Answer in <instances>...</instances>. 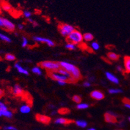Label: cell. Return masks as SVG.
Masks as SVG:
<instances>
[{
	"instance_id": "obj_25",
	"label": "cell",
	"mask_w": 130,
	"mask_h": 130,
	"mask_svg": "<svg viewBox=\"0 0 130 130\" xmlns=\"http://www.w3.org/2000/svg\"><path fill=\"white\" fill-rule=\"evenodd\" d=\"M72 100H73L74 102H76V103H77V104H80L82 102L81 97H80V96H78V95L73 96V98H72Z\"/></svg>"
},
{
	"instance_id": "obj_45",
	"label": "cell",
	"mask_w": 130,
	"mask_h": 130,
	"mask_svg": "<svg viewBox=\"0 0 130 130\" xmlns=\"http://www.w3.org/2000/svg\"><path fill=\"white\" fill-rule=\"evenodd\" d=\"M2 7H1V5H0V13H2Z\"/></svg>"
},
{
	"instance_id": "obj_27",
	"label": "cell",
	"mask_w": 130,
	"mask_h": 130,
	"mask_svg": "<svg viewBox=\"0 0 130 130\" xmlns=\"http://www.w3.org/2000/svg\"><path fill=\"white\" fill-rule=\"evenodd\" d=\"M32 73H35L36 74H38V75H41L42 74V71H41V69L38 67H35L34 68H32Z\"/></svg>"
},
{
	"instance_id": "obj_32",
	"label": "cell",
	"mask_w": 130,
	"mask_h": 130,
	"mask_svg": "<svg viewBox=\"0 0 130 130\" xmlns=\"http://www.w3.org/2000/svg\"><path fill=\"white\" fill-rule=\"evenodd\" d=\"M3 129L5 130H18L17 128H16L15 127H13V126H7V127H5Z\"/></svg>"
},
{
	"instance_id": "obj_1",
	"label": "cell",
	"mask_w": 130,
	"mask_h": 130,
	"mask_svg": "<svg viewBox=\"0 0 130 130\" xmlns=\"http://www.w3.org/2000/svg\"><path fill=\"white\" fill-rule=\"evenodd\" d=\"M66 40L69 43H73L74 45L79 44L83 41V35L78 30H74L73 32L71 33L70 35L67 36Z\"/></svg>"
},
{
	"instance_id": "obj_7",
	"label": "cell",
	"mask_w": 130,
	"mask_h": 130,
	"mask_svg": "<svg viewBox=\"0 0 130 130\" xmlns=\"http://www.w3.org/2000/svg\"><path fill=\"white\" fill-rule=\"evenodd\" d=\"M3 28L7 29L9 31H14L15 29V25L14 23H12L10 21L8 20L7 19L3 18Z\"/></svg>"
},
{
	"instance_id": "obj_42",
	"label": "cell",
	"mask_w": 130,
	"mask_h": 130,
	"mask_svg": "<svg viewBox=\"0 0 130 130\" xmlns=\"http://www.w3.org/2000/svg\"><path fill=\"white\" fill-rule=\"evenodd\" d=\"M28 20H29V22H30V23H35V22H34V21H33V20H32V19L29 18V19H28Z\"/></svg>"
},
{
	"instance_id": "obj_5",
	"label": "cell",
	"mask_w": 130,
	"mask_h": 130,
	"mask_svg": "<svg viewBox=\"0 0 130 130\" xmlns=\"http://www.w3.org/2000/svg\"><path fill=\"white\" fill-rule=\"evenodd\" d=\"M59 63H60V66L61 68L65 69L67 72H69L70 74L74 69H76V67L74 65L71 64V63H67V62H66V61H60V62H59Z\"/></svg>"
},
{
	"instance_id": "obj_47",
	"label": "cell",
	"mask_w": 130,
	"mask_h": 130,
	"mask_svg": "<svg viewBox=\"0 0 130 130\" xmlns=\"http://www.w3.org/2000/svg\"><path fill=\"white\" fill-rule=\"evenodd\" d=\"M2 114H1V113H0V117H2Z\"/></svg>"
},
{
	"instance_id": "obj_28",
	"label": "cell",
	"mask_w": 130,
	"mask_h": 130,
	"mask_svg": "<svg viewBox=\"0 0 130 130\" xmlns=\"http://www.w3.org/2000/svg\"><path fill=\"white\" fill-rule=\"evenodd\" d=\"M89 107V105L87 104H78L77 105V108L79 109H87Z\"/></svg>"
},
{
	"instance_id": "obj_14",
	"label": "cell",
	"mask_w": 130,
	"mask_h": 130,
	"mask_svg": "<svg viewBox=\"0 0 130 130\" xmlns=\"http://www.w3.org/2000/svg\"><path fill=\"white\" fill-rule=\"evenodd\" d=\"M125 71L127 73H130V56H126L124 58Z\"/></svg>"
},
{
	"instance_id": "obj_36",
	"label": "cell",
	"mask_w": 130,
	"mask_h": 130,
	"mask_svg": "<svg viewBox=\"0 0 130 130\" xmlns=\"http://www.w3.org/2000/svg\"><path fill=\"white\" fill-rule=\"evenodd\" d=\"M58 83V84H60V86H64V85H66V84H67V82L65 81H57Z\"/></svg>"
},
{
	"instance_id": "obj_2",
	"label": "cell",
	"mask_w": 130,
	"mask_h": 130,
	"mask_svg": "<svg viewBox=\"0 0 130 130\" xmlns=\"http://www.w3.org/2000/svg\"><path fill=\"white\" fill-rule=\"evenodd\" d=\"M38 66L45 69L47 71H56L60 68L59 62H54L51 61H44L38 63Z\"/></svg>"
},
{
	"instance_id": "obj_34",
	"label": "cell",
	"mask_w": 130,
	"mask_h": 130,
	"mask_svg": "<svg viewBox=\"0 0 130 130\" xmlns=\"http://www.w3.org/2000/svg\"><path fill=\"white\" fill-rule=\"evenodd\" d=\"M24 16L25 17L27 18H29V17H30V16H31V13L29 11H25Z\"/></svg>"
},
{
	"instance_id": "obj_30",
	"label": "cell",
	"mask_w": 130,
	"mask_h": 130,
	"mask_svg": "<svg viewBox=\"0 0 130 130\" xmlns=\"http://www.w3.org/2000/svg\"><path fill=\"white\" fill-rule=\"evenodd\" d=\"M91 47L94 50L97 51L99 49V45L97 42H93L91 44Z\"/></svg>"
},
{
	"instance_id": "obj_24",
	"label": "cell",
	"mask_w": 130,
	"mask_h": 130,
	"mask_svg": "<svg viewBox=\"0 0 130 130\" xmlns=\"http://www.w3.org/2000/svg\"><path fill=\"white\" fill-rule=\"evenodd\" d=\"M109 93L110 94H117V93H122V90L120 89H110L109 90Z\"/></svg>"
},
{
	"instance_id": "obj_8",
	"label": "cell",
	"mask_w": 130,
	"mask_h": 130,
	"mask_svg": "<svg viewBox=\"0 0 130 130\" xmlns=\"http://www.w3.org/2000/svg\"><path fill=\"white\" fill-rule=\"evenodd\" d=\"M91 97L93 98V99H95V100H101L102 99H104V94L103 93H102L101 91H97V90H95V91H93L90 94Z\"/></svg>"
},
{
	"instance_id": "obj_44",
	"label": "cell",
	"mask_w": 130,
	"mask_h": 130,
	"mask_svg": "<svg viewBox=\"0 0 130 130\" xmlns=\"http://www.w3.org/2000/svg\"><path fill=\"white\" fill-rule=\"evenodd\" d=\"M88 130H96L94 128H89L88 129Z\"/></svg>"
},
{
	"instance_id": "obj_33",
	"label": "cell",
	"mask_w": 130,
	"mask_h": 130,
	"mask_svg": "<svg viewBox=\"0 0 130 130\" xmlns=\"http://www.w3.org/2000/svg\"><path fill=\"white\" fill-rule=\"evenodd\" d=\"M28 44V42H27V40L25 38H23V43H22V47H25Z\"/></svg>"
},
{
	"instance_id": "obj_46",
	"label": "cell",
	"mask_w": 130,
	"mask_h": 130,
	"mask_svg": "<svg viewBox=\"0 0 130 130\" xmlns=\"http://www.w3.org/2000/svg\"><path fill=\"white\" fill-rule=\"evenodd\" d=\"M128 120H129V122H130V117H129V118H128Z\"/></svg>"
},
{
	"instance_id": "obj_23",
	"label": "cell",
	"mask_w": 130,
	"mask_h": 130,
	"mask_svg": "<svg viewBox=\"0 0 130 130\" xmlns=\"http://www.w3.org/2000/svg\"><path fill=\"white\" fill-rule=\"evenodd\" d=\"M0 39L3 40V41H4V42H8V43L11 42V39L10 38H9L8 36H7L6 35H3V34H2L1 32H0Z\"/></svg>"
},
{
	"instance_id": "obj_26",
	"label": "cell",
	"mask_w": 130,
	"mask_h": 130,
	"mask_svg": "<svg viewBox=\"0 0 130 130\" xmlns=\"http://www.w3.org/2000/svg\"><path fill=\"white\" fill-rule=\"evenodd\" d=\"M69 112H70V111H69V109L65 108V107H63V108L60 109L58 110V113H60V114H61V115L67 114V113H69Z\"/></svg>"
},
{
	"instance_id": "obj_10",
	"label": "cell",
	"mask_w": 130,
	"mask_h": 130,
	"mask_svg": "<svg viewBox=\"0 0 130 130\" xmlns=\"http://www.w3.org/2000/svg\"><path fill=\"white\" fill-rule=\"evenodd\" d=\"M33 39L35 40V41H37V42H42V43H46L49 46H53L54 45V43L52 41V40H49V39L45 38H42V37H38V36H35L33 38Z\"/></svg>"
},
{
	"instance_id": "obj_43",
	"label": "cell",
	"mask_w": 130,
	"mask_h": 130,
	"mask_svg": "<svg viewBox=\"0 0 130 130\" xmlns=\"http://www.w3.org/2000/svg\"><path fill=\"white\" fill-rule=\"evenodd\" d=\"M124 106H125V107H127V108L129 109H130V104H124Z\"/></svg>"
},
{
	"instance_id": "obj_31",
	"label": "cell",
	"mask_w": 130,
	"mask_h": 130,
	"mask_svg": "<svg viewBox=\"0 0 130 130\" xmlns=\"http://www.w3.org/2000/svg\"><path fill=\"white\" fill-rule=\"evenodd\" d=\"M1 110H7V107L4 103L0 101V111Z\"/></svg>"
},
{
	"instance_id": "obj_35",
	"label": "cell",
	"mask_w": 130,
	"mask_h": 130,
	"mask_svg": "<svg viewBox=\"0 0 130 130\" xmlns=\"http://www.w3.org/2000/svg\"><path fill=\"white\" fill-rule=\"evenodd\" d=\"M122 102L124 103V104H130V100L127 98H124L122 100Z\"/></svg>"
},
{
	"instance_id": "obj_21",
	"label": "cell",
	"mask_w": 130,
	"mask_h": 130,
	"mask_svg": "<svg viewBox=\"0 0 130 130\" xmlns=\"http://www.w3.org/2000/svg\"><path fill=\"white\" fill-rule=\"evenodd\" d=\"M5 58L7 61H14V60H16V57H15L14 55L12 54H10V53L6 54L5 56Z\"/></svg>"
},
{
	"instance_id": "obj_11",
	"label": "cell",
	"mask_w": 130,
	"mask_h": 130,
	"mask_svg": "<svg viewBox=\"0 0 130 130\" xmlns=\"http://www.w3.org/2000/svg\"><path fill=\"white\" fill-rule=\"evenodd\" d=\"M104 118L106 122L109 123H115L117 122V118L116 116L113 113H106L104 115Z\"/></svg>"
},
{
	"instance_id": "obj_22",
	"label": "cell",
	"mask_w": 130,
	"mask_h": 130,
	"mask_svg": "<svg viewBox=\"0 0 130 130\" xmlns=\"http://www.w3.org/2000/svg\"><path fill=\"white\" fill-rule=\"evenodd\" d=\"M76 124L78 126L83 127V128H84L87 126V123L84 120H77V121H76Z\"/></svg>"
},
{
	"instance_id": "obj_17",
	"label": "cell",
	"mask_w": 130,
	"mask_h": 130,
	"mask_svg": "<svg viewBox=\"0 0 130 130\" xmlns=\"http://www.w3.org/2000/svg\"><path fill=\"white\" fill-rule=\"evenodd\" d=\"M107 56L111 60H114V61L118 60L119 59V58H120V56H119V55L117 54L116 53H112V52L107 53Z\"/></svg>"
},
{
	"instance_id": "obj_41",
	"label": "cell",
	"mask_w": 130,
	"mask_h": 130,
	"mask_svg": "<svg viewBox=\"0 0 130 130\" xmlns=\"http://www.w3.org/2000/svg\"><path fill=\"white\" fill-rule=\"evenodd\" d=\"M117 70L119 71H123L122 67L121 66H118V67H117Z\"/></svg>"
},
{
	"instance_id": "obj_9",
	"label": "cell",
	"mask_w": 130,
	"mask_h": 130,
	"mask_svg": "<svg viewBox=\"0 0 130 130\" xmlns=\"http://www.w3.org/2000/svg\"><path fill=\"white\" fill-rule=\"evenodd\" d=\"M36 119L40 122H42L45 124H48L51 122V118L43 115L37 114L36 115Z\"/></svg>"
},
{
	"instance_id": "obj_16",
	"label": "cell",
	"mask_w": 130,
	"mask_h": 130,
	"mask_svg": "<svg viewBox=\"0 0 130 130\" xmlns=\"http://www.w3.org/2000/svg\"><path fill=\"white\" fill-rule=\"evenodd\" d=\"M14 67H15V68L17 69L18 71L20 73H22V74H26V75H28V74H29V72H28V71L26 70V69H23V67L20 66L19 63H16L14 66Z\"/></svg>"
},
{
	"instance_id": "obj_39",
	"label": "cell",
	"mask_w": 130,
	"mask_h": 130,
	"mask_svg": "<svg viewBox=\"0 0 130 130\" xmlns=\"http://www.w3.org/2000/svg\"><path fill=\"white\" fill-rule=\"evenodd\" d=\"M3 95H4V91H3L2 89H0V99H1Z\"/></svg>"
},
{
	"instance_id": "obj_37",
	"label": "cell",
	"mask_w": 130,
	"mask_h": 130,
	"mask_svg": "<svg viewBox=\"0 0 130 130\" xmlns=\"http://www.w3.org/2000/svg\"><path fill=\"white\" fill-rule=\"evenodd\" d=\"M83 85L84 87H90L91 84L89 83V82H84V83Z\"/></svg>"
},
{
	"instance_id": "obj_29",
	"label": "cell",
	"mask_w": 130,
	"mask_h": 130,
	"mask_svg": "<svg viewBox=\"0 0 130 130\" xmlns=\"http://www.w3.org/2000/svg\"><path fill=\"white\" fill-rule=\"evenodd\" d=\"M66 47L67 48V49H69V50H74V49H76L75 45L73 44V43H67V44L66 45Z\"/></svg>"
},
{
	"instance_id": "obj_3",
	"label": "cell",
	"mask_w": 130,
	"mask_h": 130,
	"mask_svg": "<svg viewBox=\"0 0 130 130\" xmlns=\"http://www.w3.org/2000/svg\"><path fill=\"white\" fill-rule=\"evenodd\" d=\"M58 29L62 36L67 37L75 30L73 26L66 23H60L58 25Z\"/></svg>"
},
{
	"instance_id": "obj_15",
	"label": "cell",
	"mask_w": 130,
	"mask_h": 130,
	"mask_svg": "<svg viewBox=\"0 0 130 130\" xmlns=\"http://www.w3.org/2000/svg\"><path fill=\"white\" fill-rule=\"evenodd\" d=\"M72 122H74V121L69 119H64V118H58L55 120L56 124H67Z\"/></svg>"
},
{
	"instance_id": "obj_38",
	"label": "cell",
	"mask_w": 130,
	"mask_h": 130,
	"mask_svg": "<svg viewBox=\"0 0 130 130\" xmlns=\"http://www.w3.org/2000/svg\"><path fill=\"white\" fill-rule=\"evenodd\" d=\"M3 19L2 17H0V27H3Z\"/></svg>"
},
{
	"instance_id": "obj_12",
	"label": "cell",
	"mask_w": 130,
	"mask_h": 130,
	"mask_svg": "<svg viewBox=\"0 0 130 130\" xmlns=\"http://www.w3.org/2000/svg\"><path fill=\"white\" fill-rule=\"evenodd\" d=\"M106 76L107 78L108 79L109 81H111L113 83L115 84H119V80L115 76L114 74H111L109 72H106Z\"/></svg>"
},
{
	"instance_id": "obj_18",
	"label": "cell",
	"mask_w": 130,
	"mask_h": 130,
	"mask_svg": "<svg viewBox=\"0 0 130 130\" xmlns=\"http://www.w3.org/2000/svg\"><path fill=\"white\" fill-rule=\"evenodd\" d=\"M20 111H21V113H24V114L29 113L30 111V106L28 104L22 106L20 107Z\"/></svg>"
},
{
	"instance_id": "obj_4",
	"label": "cell",
	"mask_w": 130,
	"mask_h": 130,
	"mask_svg": "<svg viewBox=\"0 0 130 130\" xmlns=\"http://www.w3.org/2000/svg\"><path fill=\"white\" fill-rule=\"evenodd\" d=\"M47 74L48 76L52 79L56 81H65L66 82H69V83H72L71 80L67 78V76L61 75V74H59L56 71H47Z\"/></svg>"
},
{
	"instance_id": "obj_40",
	"label": "cell",
	"mask_w": 130,
	"mask_h": 130,
	"mask_svg": "<svg viewBox=\"0 0 130 130\" xmlns=\"http://www.w3.org/2000/svg\"><path fill=\"white\" fill-rule=\"evenodd\" d=\"M23 25L22 24H19L18 25V28L19 29H20V30H22V29H23Z\"/></svg>"
},
{
	"instance_id": "obj_19",
	"label": "cell",
	"mask_w": 130,
	"mask_h": 130,
	"mask_svg": "<svg viewBox=\"0 0 130 130\" xmlns=\"http://www.w3.org/2000/svg\"><path fill=\"white\" fill-rule=\"evenodd\" d=\"M0 113L2 114V116H4L5 117H7L10 119V118L12 117V113L9 110H1L0 111Z\"/></svg>"
},
{
	"instance_id": "obj_6",
	"label": "cell",
	"mask_w": 130,
	"mask_h": 130,
	"mask_svg": "<svg viewBox=\"0 0 130 130\" xmlns=\"http://www.w3.org/2000/svg\"><path fill=\"white\" fill-rule=\"evenodd\" d=\"M13 94L17 96H21V97H27L25 95V93L24 91L22 89V88L19 86L18 84H16L14 86L13 88Z\"/></svg>"
},
{
	"instance_id": "obj_13",
	"label": "cell",
	"mask_w": 130,
	"mask_h": 130,
	"mask_svg": "<svg viewBox=\"0 0 130 130\" xmlns=\"http://www.w3.org/2000/svg\"><path fill=\"white\" fill-rule=\"evenodd\" d=\"M1 7H2V9L3 10H5V11L10 12H12L13 11L14 9H12V6L9 4L8 2H1Z\"/></svg>"
},
{
	"instance_id": "obj_20",
	"label": "cell",
	"mask_w": 130,
	"mask_h": 130,
	"mask_svg": "<svg viewBox=\"0 0 130 130\" xmlns=\"http://www.w3.org/2000/svg\"><path fill=\"white\" fill-rule=\"evenodd\" d=\"M83 38L84 40L87 41V42H89V41H91L94 38V36L91 33H86L83 35Z\"/></svg>"
}]
</instances>
